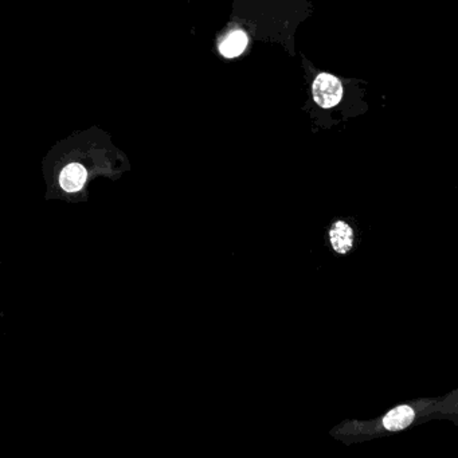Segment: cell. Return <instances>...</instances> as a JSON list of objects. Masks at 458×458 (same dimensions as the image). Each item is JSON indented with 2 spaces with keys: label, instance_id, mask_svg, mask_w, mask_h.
<instances>
[{
  "label": "cell",
  "instance_id": "cell-1",
  "mask_svg": "<svg viewBox=\"0 0 458 458\" xmlns=\"http://www.w3.org/2000/svg\"><path fill=\"white\" fill-rule=\"evenodd\" d=\"M313 100L321 108H334L339 104L343 97V86L336 77L332 74L321 73L313 82L312 86Z\"/></svg>",
  "mask_w": 458,
  "mask_h": 458
},
{
  "label": "cell",
  "instance_id": "cell-2",
  "mask_svg": "<svg viewBox=\"0 0 458 458\" xmlns=\"http://www.w3.org/2000/svg\"><path fill=\"white\" fill-rule=\"evenodd\" d=\"M329 240L338 254H348L354 247V229L344 220H336L329 229Z\"/></svg>",
  "mask_w": 458,
  "mask_h": 458
},
{
  "label": "cell",
  "instance_id": "cell-3",
  "mask_svg": "<svg viewBox=\"0 0 458 458\" xmlns=\"http://www.w3.org/2000/svg\"><path fill=\"white\" fill-rule=\"evenodd\" d=\"M88 178L86 170L79 163H72L66 165L60 175V184L66 193H77L85 186Z\"/></svg>",
  "mask_w": 458,
  "mask_h": 458
},
{
  "label": "cell",
  "instance_id": "cell-4",
  "mask_svg": "<svg viewBox=\"0 0 458 458\" xmlns=\"http://www.w3.org/2000/svg\"><path fill=\"white\" fill-rule=\"evenodd\" d=\"M416 418V411L410 406H398L383 418V427L390 432H399L409 427Z\"/></svg>",
  "mask_w": 458,
  "mask_h": 458
},
{
  "label": "cell",
  "instance_id": "cell-5",
  "mask_svg": "<svg viewBox=\"0 0 458 458\" xmlns=\"http://www.w3.org/2000/svg\"><path fill=\"white\" fill-rule=\"evenodd\" d=\"M247 46V37L242 31L231 33L226 40L220 43V50L226 58H234L243 53Z\"/></svg>",
  "mask_w": 458,
  "mask_h": 458
}]
</instances>
